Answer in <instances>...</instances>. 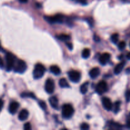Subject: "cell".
<instances>
[{
    "mask_svg": "<svg viewBox=\"0 0 130 130\" xmlns=\"http://www.w3.org/2000/svg\"><path fill=\"white\" fill-rule=\"evenodd\" d=\"M46 71V69L43 65L41 63H37L35 66L33 71V77L35 79L41 78L44 74Z\"/></svg>",
    "mask_w": 130,
    "mask_h": 130,
    "instance_id": "1",
    "label": "cell"
},
{
    "mask_svg": "<svg viewBox=\"0 0 130 130\" xmlns=\"http://www.w3.org/2000/svg\"><path fill=\"white\" fill-rule=\"evenodd\" d=\"M13 69L15 72L20 74H23L25 72L27 69V65L24 60L20 59L16 60L14 63V66Z\"/></svg>",
    "mask_w": 130,
    "mask_h": 130,
    "instance_id": "2",
    "label": "cell"
},
{
    "mask_svg": "<svg viewBox=\"0 0 130 130\" xmlns=\"http://www.w3.org/2000/svg\"><path fill=\"white\" fill-rule=\"evenodd\" d=\"M74 109L70 104H64L62 108V117L65 119H69L73 116Z\"/></svg>",
    "mask_w": 130,
    "mask_h": 130,
    "instance_id": "3",
    "label": "cell"
},
{
    "mask_svg": "<svg viewBox=\"0 0 130 130\" xmlns=\"http://www.w3.org/2000/svg\"><path fill=\"white\" fill-rule=\"evenodd\" d=\"M6 59V71H10L13 69L14 63L15 62V57L11 53H7L5 57Z\"/></svg>",
    "mask_w": 130,
    "mask_h": 130,
    "instance_id": "4",
    "label": "cell"
},
{
    "mask_svg": "<svg viewBox=\"0 0 130 130\" xmlns=\"http://www.w3.org/2000/svg\"><path fill=\"white\" fill-rule=\"evenodd\" d=\"M64 16L61 14H57L54 16H44V19L50 24H55V23H62Z\"/></svg>",
    "mask_w": 130,
    "mask_h": 130,
    "instance_id": "5",
    "label": "cell"
},
{
    "mask_svg": "<svg viewBox=\"0 0 130 130\" xmlns=\"http://www.w3.org/2000/svg\"><path fill=\"white\" fill-rule=\"evenodd\" d=\"M96 92L99 95H102L107 91V84L105 81H101L96 86Z\"/></svg>",
    "mask_w": 130,
    "mask_h": 130,
    "instance_id": "6",
    "label": "cell"
},
{
    "mask_svg": "<svg viewBox=\"0 0 130 130\" xmlns=\"http://www.w3.org/2000/svg\"><path fill=\"white\" fill-rule=\"evenodd\" d=\"M68 76L69 79L73 83L79 82L81 79V74L77 71H71L68 72Z\"/></svg>",
    "mask_w": 130,
    "mask_h": 130,
    "instance_id": "7",
    "label": "cell"
},
{
    "mask_svg": "<svg viewBox=\"0 0 130 130\" xmlns=\"http://www.w3.org/2000/svg\"><path fill=\"white\" fill-rule=\"evenodd\" d=\"M55 88V83L53 80L52 79H48L46 81L45 86H44L45 91L48 94H52L54 92Z\"/></svg>",
    "mask_w": 130,
    "mask_h": 130,
    "instance_id": "8",
    "label": "cell"
},
{
    "mask_svg": "<svg viewBox=\"0 0 130 130\" xmlns=\"http://www.w3.org/2000/svg\"><path fill=\"white\" fill-rule=\"evenodd\" d=\"M102 102L103 107H104L105 110H108V111H110V110H111L113 109V104L112 103L111 100L109 98H102Z\"/></svg>",
    "mask_w": 130,
    "mask_h": 130,
    "instance_id": "9",
    "label": "cell"
},
{
    "mask_svg": "<svg viewBox=\"0 0 130 130\" xmlns=\"http://www.w3.org/2000/svg\"><path fill=\"white\" fill-rule=\"evenodd\" d=\"M110 58V55L109 53H104L99 58V62L102 66H105L109 62Z\"/></svg>",
    "mask_w": 130,
    "mask_h": 130,
    "instance_id": "10",
    "label": "cell"
},
{
    "mask_svg": "<svg viewBox=\"0 0 130 130\" xmlns=\"http://www.w3.org/2000/svg\"><path fill=\"white\" fill-rule=\"evenodd\" d=\"M19 104L17 102H12L11 104H10L8 107V110L10 112V114H15L17 111L19 107Z\"/></svg>",
    "mask_w": 130,
    "mask_h": 130,
    "instance_id": "11",
    "label": "cell"
},
{
    "mask_svg": "<svg viewBox=\"0 0 130 130\" xmlns=\"http://www.w3.org/2000/svg\"><path fill=\"white\" fill-rule=\"evenodd\" d=\"M29 117V112H28L27 110L26 109H22L20 111L19 114V119L21 121H25Z\"/></svg>",
    "mask_w": 130,
    "mask_h": 130,
    "instance_id": "12",
    "label": "cell"
},
{
    "mask_svg": "<svg viewBox=\"0 0 130 130\" xmlns=\"http://www.w3.org/2000/svg\"><path fill=\"white\" fill-rule=\"evenodd\" d=\"M49 102L51 106L53 108V109H57L58 107V100L57 99V96H51L49 99Z\"/></svg>",
    "mask_w": 130,
    "mask_h": 130,
    "instance_id": "13",
    "label": "cell"
},
{
    "mask_svg": "<svg viewBox=\"0 0 130 130\" xmlns=\"http://www.w3.org/2000/svg\"><path fill=\"white\" fill-rule=\"evenodd\" d=\"M125 63H126V62H124V61H123V62H120V63H118V64L116 66L115 68H114V74L116 75L120 74L121 72H122V71H123V68L124 67Z\"/></svg>",
    "mask_w": 130,
    "mask_h": 130,
    "instance_id": "14",
    "label": "cell"
},
{
    "mask_svg": "<svg viewBox=\"0 0 130 130\" xmlns=\"http://www.w3.org/2000/svg\"><path fill=\"white\" fill-rule=\"evenodd\" d=\"M100 71L99 69V67H95L93 68L91 71L89 72V75H90V77L92 79H95L100 75Z\"/></svg>",
    "mask_w": 130,
    "mask_h": 130,
    "instance_id": "15",
    "label": "cell"
},
{
    "mask_svg": "<svg viewBox=\"0 0 130 130\" xmlns=\"http://www.w3.org/2000/svg\"><path fill=\"white\" fill-rule=\"evenodd\" d=\"M50 72L56 75V76H58V75H59L61 73L60 69L57 66H55V65L50 66Z\"/></svg>",
    "mask_w": 130,
    "mask_h": 130,
    "instance_id": "16",
    "label": "cell"
},
{
    "mask_svg": "<svg viewBox=\"0 0 130 130\" xmlns=\"http://www.w3.org/2000/svg\"><path fill=\"white\" fill-rule=\"evenodd\" d=\"M58 84H59V86H60L61 88H66L70 87L68 81H67V80L66 79V78L60 79L59 82H58Z\"/></svg>",
    "mask_w": 130,
    "mask_h": 130,
    "instance_id": "17",
    "label": "cell"
},
{
    "mask_svg": "<svg viewBox=\"0 0 130 130\" xmlns=\"http://www.w3.org/2000/svg\"><path fill=\"white\" fill-rule=\"evenodd\" d=\"M88 85H89V83L88 82H86L85 83L83 84L80 87V91L82 94L85 95L87 93L88 91Z\"/></svg>",
    "mask_w": 130,
    "mask_h": 130,
    "instance_id": "18",
    "label": "cell"
},
{
    "mask_svg": "<svg viewBox=\"0 0 130 130\" xmlns=\"http://www.w3.org/2000/svg\"><path fill=\"white\" fill-rule=\"evenodd\" d=\"M57 38L59 40L63 41H67L70 39V36L66 34H62L60 35L57 36Z\"/></svg>",
    "mask_w": 130,
    "mask_h": 130,
    "instance_id": "19",
    "label": "cell"
},
{
    "mask_svg": "<svg viewBox=\"0 0 130 130\" xmlns=\"http://www.w3.org/2000/svg\"><path fill=\"white\" fill-rule=\"evenodd\" d=\"M110 128L111 129H121L123 128L121 124H119V123H114V122H110Z\"/></svg>",
    "mask_w": 130,
    "mask_h": 130,
    "instance_id": "20",
    "label": "cell"
},
{
    "mask_svg": "<svg viewBox=\"0 0 130 130\" xmlns=\"http://www.w3.org/2000/svg\"><path fill=\"white\" fill-rule=\"evenodd\" d=\"M90 56V50L88 48H85L82 52V57L85 59L89 58Z\"/></svg>",
    "mask_w": 130,
    "mask_h": 130,
    "instance_id": "21",
    "label": "cell"
},
{
    "mask_svg": "<svg viewBox=\"0 0 130 130\" xmlns=\"http://www.w3.org/2000/svg\"><path fill=\"white\" fill-rule=\"evenodd\" d=\"M22 97H29L32 99H36V96L33 93L31 92H24L21 94Z\"/></svg>",
    "mask_w": 130,
    "mask_h": 130,
    "instance_id": "22",
    "label": "cell"
},
{
    "mask_svg": "<svg viewBox=\"0 0 130 130\" xmlns=\"http://www.w3.org/2000/svg\"><path fill=\"white\" fill-rule=\"evenodd\" d=\"M110 39H111V41L113 43H114V44H117L118 42V40H119V34H118V33L113 34L111 36Z\"/></svg>",
    "mask_w": 130,
    "mask_h": 130,
    "instance_id": "23",
    "label": "cell"
},
{
    "mask_svg": "<svg viewBox=\"0 0 130 130\" xmlns=\"http://www.w3.org/2000/svg\"><path fill=\"white\" fill-rule=\"evenodd\" d=\"M120 105H121V102L119 101L116 102L114 104V111L115 113H118V112L120 110Z\"/></svg>",
    "mask_w": 130,
    "mask_h": 130,
    "instance_id": "24",
    "label": "cell"
},
{
    "mask_svg": "<svg viewBox=\"0 0 130 130\" xmlns=\"http://www.w3.org/2000/svg\"><path fill=\"white\" fill-rule=\"evenodd\" d=\"M126 46V42L125 41H121L119 42V43L118 44V48L120 50H123L125 48Z\"/></svg>",
    "mask_w": 130,
    "mask_h": 130,
    "instance_id": "25",
    "label": "cell"
},
{
    "mask_svg": "<svg viewBox=\"0 0 130 130\" xmlns=\"http://www.w3.org/2000/svg\"><path fill=\"white\" fill-rule=\"evenodd\" d=\"M39 106L41 107V108L42 109H43V110H45L46 109H47L46 104V103L44 102V101H42V100H40V101L39 102Z\"/></svg>",
    "mask_w": 130,
    "mask_h": 130,
    "instance_id": "26",
    "label": "cell"
},
{
    "mask_svg": "<svg viewBox=\"0 0 130 130\" xmlns=\"http://www.w3.org/2000/svg\"><path fill=\"white\" fill-rule=\"evenodd\" d=\"M81 129L82 130H86L90 129V126L87 123H83L81 125Z\"/></svg>",
    "mask_w": 130,
    "mask_h": 130,
    "instance_id": "27",
    "label": "cell"
},
{
    "mask_svg": "<svg viewBox=\"0 0 130 130\" xmlns=\"http://www.w3.org/2000/svg\"><path fill=\"white\" fill-rule=\"evenodd\" d=\"M24 129L25 130H30L32 129L31 124L30 123H26L24 126Z\"/></svg>",
    "mask_w": 130,
    "mask_h": 130,
    "instance_id": "28",
    "label": "cell"
},
{
    "mask_svg": "<svg viewBox=\"0 0 130 130\" xmlns=\"http://www.w3.org/2000/svg\"><path fill=\"white\" fill-rule=\"evenodd\" d=\"M66 45H67V46L68 47V48L70 50H72V48H73V45H72V43H69V42H66Z\"/></svg>",
    "mask_w": 130,
    "mask_h": 130,
    "instance_id": "29",
    "label": "cell"
},
{
    "mask_svg": "<svg viewBox=\"0 0 130 130\" xmlns=\"http://www.w3.org/2000/svg\"><path fill=\"white\" fill-rule=\"evenodd\" d=\"M126 98L127 101H130V90L129 91H127L126 93Z\"/></svg>",
    "mask_w": 130,
    "mask_h": 130,
    "instance_id": "30",
    "label": "cell"
},
{
    "mask_svg": "<svg viewBox=\"0 0 130 130\" xmlns=\"http://www.w3.org/2000/svg\"><path fill=\"white\" fill-rule=\"evenodd\" d=\"M3 105H4V103H3V101L1 99H0V112L1 111V110H2L3 107Z\"/></svg>",
    "mask_w": 130,
    "mask_h": 130,
    "instance_id": "31",
    "label": "cell"
},
{
    "mask_svg": "<svg viewBox=\"0 0 130 130\" xmlns=\"http://www.w3.org/2000/svg\"><path fill=\"white\" fill-rule=\"evenodd\" d=\"M126 127L128 129H130V119H128L126 122Z\"/></svg>",
    "mask_w": 130,
    "mask_h": 130,
    "instance_id": "32",
    "label": "cell"
},
{
    "mask_svg": "<svg viewBox=\"0 0 130 130\" xmlns=\"http://www.w3.org/2000/svg\"><path fill=\"white\" fill-rule=\"evenodd\" d=\"M77 1H78L79 2L81 3H82V4H83V5L86 4V0H77Z\"/></svg>",
    "mask_w": 130,
    "mask_h": 130,
    "instance_id": "33",
    "label": "cell"
},
{
    "mask_svg": "<svg viewBox=\"0 0 130 130\" xmlns=\"http://www.w3.org/2000/svg\"><path fill=\"white\" fill-rule=\"evenodd\" d=\"M19 1L22 3H26L28 2V0H19Z\"/></svg>",
    "mask_w": 130,
    "mask_h": 130,
    "instance_id": "34",
    "label": "cell"
},
{
    "mask_svg": "<svg viewBox=\"0 0 130 130\" xmlns=\"http://www.w3.org/2000/svg\"><path fill=\"white\" fill-rule=\"evenodd\" d=\"M3 67V62L2 60H1V57H0V67Z\"/></svg>",
    "mask_w": 130,
    "mask_h": 130,
    "instance_id": "35",
    "label": "cell"
},
{
    "mask_svg": "<svg viewBox=\"0 0 130 130\" xmlns=\"http://www.w3.org/2000/svg\"><path fill=\"white\" fill-rule=\"evenodd\" d=\"M126 58L127 59L130 60V52H129V53L126 55Z\"/></svg>",
    "mask_w": 130,
    "mask_h": 130,
    "instance_id": "36",
    "label": "cell"
},
{
    "mask_svg": "<svg viewBox=\"0 0 130 130\" xmlns=\"http://www.w3.org/2000/svg\"><path fill=\"white\" fill-rule=\"evenodd\" d=\"M3 50V48H2V46H1V43H0V51H2Z\"/></svg>",
    "mask_w": 130,
    "mask_h": 130,
    "instance_id": "37",
    "label": "cell"
},
{
    "mask_svg": "<svg viewBox=\"0 0 130 130\" xmlns=\"http://www.w3.org/2000/svg\"><path fill=\"white\" fill-rule=\"evenodd\" d=\"M129 46H130V43H129Z\"/></svg>",
    "mask_w": 130,
    "mask_h": 130,
    "instance_id": "38",
    "label": "cell"
},
{
    "mask_svg": "<svg viewBox=\"0 0 130 130\" xmlns=\"http://www.w3.org/2000/svg\"><path fill=\"white\" fill-rule=\"evenodd\" d=\"M129 116H130V113H129Z\"/></svg>",
    "mask_w": 130,
    "mask_h": 130,
    "instance_id": "39",
    "label": "cell"
}]
</instances>
